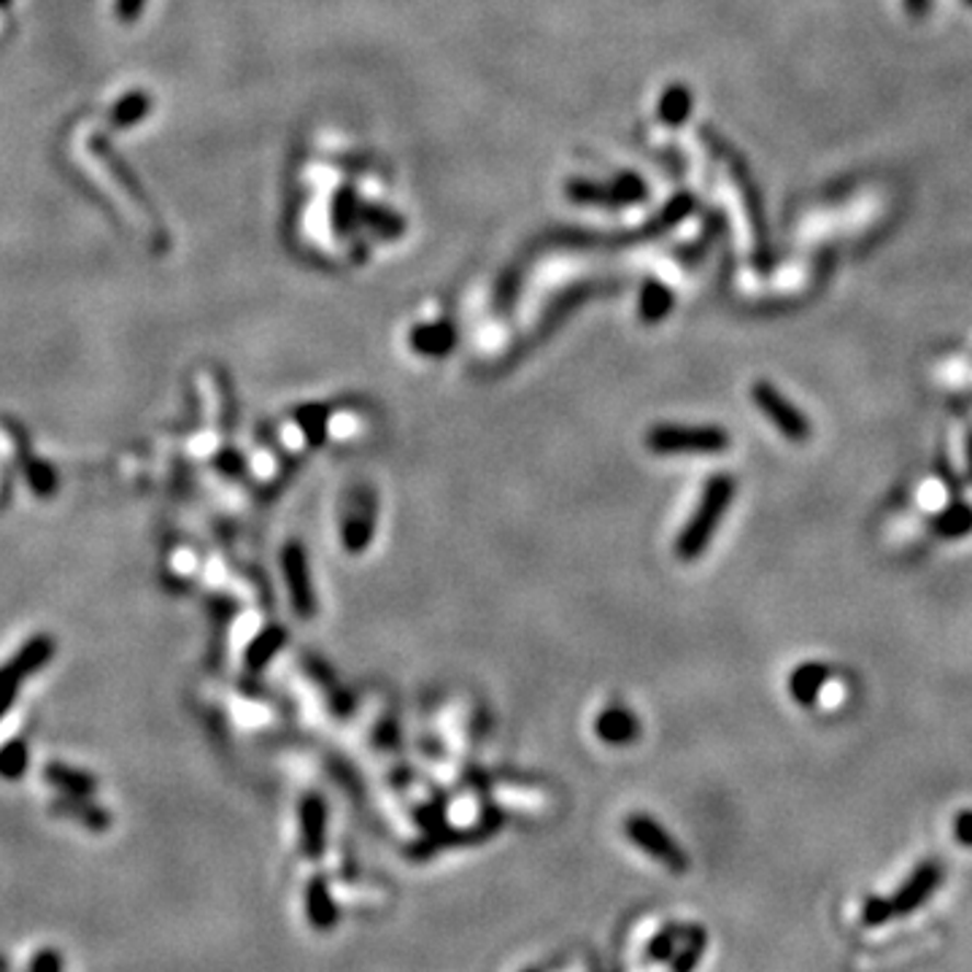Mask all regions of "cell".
<instances>
[{
    "mask_svg": "<svg viewBox=\"0 0 972 972\" xmlns=\"http://www.w3.org/2000/svg\"><path fill=\"white\" fill-rule=\"evenodd\" d=\"M735 489L737 484L730 473H719L708 481L706 489H702L700 505H697V511L686 522V527L681 529L678 540H675V554L681 560L691 562L708 549L713 533L719 529L721 519H724L727 508H730L732 498H735Z\"/></svg>",
    "mask_w": 972,
    "mask_h": 972,
    "instance_id": "cell-1",
    "label": "cell"
},
{
    "mask_svg": "<svg viewBox=\"0 0 972 972\" xmlns=\"http://www.w3.org/2000/svg\"><path fill=\"white\" fill-rule=\"evenodd\" d=\"M654 454H721L730 449V435L713 424H656L645 435Z\"/></svg>",
    "mask_w": 972,
    "mask_h": 972,
    "instance_id": "cell-2",
    "label": "cell"
},
{
    "mask_svg": "<svg viewBox=\"0 0 972 972\" xmlns=\"http://www.w3.org/2000/svg\"><path fill=\"white\" fill-rule=\"evenodd\" d=\"M625 835L636 843L640 851L660 861L665 870L678 872V876L689 870V857H686V851L678 846V841H675L671 832L656 822V819L636 813V816H630L625 822Z\"/></svg>",
    "mask_w": 972,
    "mask_h": 972,
    "instance_id": "cell-3",
    "label": "cell"
},
{
    "mask_svg": "<svg viewBox=\"0 0 972 972\" xmlns=\"http://www.w3.org/2000/svg\"><path fill=\"white\" fill-rule=\"evenodd\" d=\"M751 400H754L756 409L765 413L767 422H770L786 441L805 444V441L811 438V422H808L805 413L797 409L791 400H786L773 384L756 381L754 387H751Z\"/></svg>",
    "mask_w": 972,
    "mask_h": 972,
    "instance_id": "cell-4",
    "label": "cell"
},
{
    "mask_svg": "<svg viewBox=\"0 0 972 972\" xmlns=\"http://www.w3.org/2000/svg\"><path fill=\"white\" fill-rule=\"evenodd\" d=\"M376 529V500L370 494V489H354L352 498H348L346 516H343V546L348 551H363L368 549L370 540H374Z\"/></svg>",
    "mask_w": 972,
    "mask_h": 972,
    "instance_id": "cell-5",
    "label": "cell"
},
{
    "mask_svg": "<svg viewBox=\"0 0 972 972\" xmlns=\"http://www.w3.org/2000/svg\"><path fill=\"white\" fill-rule=\"evenodd\" d=\"M282 568L284 579L289 584V595H293V605L298 610V616L308 619L317 610V595H313L311 586V570H308V557L306 549L300 544H289L282 551Z\"/></svg>",
    "mask_w": 972,
    "mask_h": 972,
    "instance_id": "cell-6",
    "label": "cell"
},
{
    "mask_svg": "<svg viewBox=\"0 0 972 972\" xmlns=\"http://www.w3.org/2000/svg\"><path fill=\"white\" fill-rule=\"evenodd\" d=\"M300 841L308 859H319L328 848V805L322 797L308 794L300 802Z\"/></svg>",
    "mask_w": 972,
    "mask_h": 972,
    "instance_id": "cell-7",
    "label": "cell"
},
{
    "mask_svg": "<svg viewBox=\"0 0 972 972\" xmlns=\"http://www.w3.org/2000/svg\"><path fill=\"white\" fill-rule=\"evenodd\" d=\"M52 654V643L49 640H36V643L27 645L14 662H11L5 671H0V716H3L5 708H9L11 697H14L16 684H20L22 675H27L31 671H36L41 662H46V656Z\"/></svg>",
    "mask_w": 972,
    "mask_h": 972,
    "instance_id": "cell-8",
    "label": "cell"
},
{
    "mask_svg": "<svg viewBox=\"0 0 972 972\" xmlns=\"http://www.w3.org/2000/svg\"><path fill=\"white\" fill-rule=\"evenodd\" d=\"M306 916L317 933H333L338 924V905L324 876H313L306 887Z\"/></svg>",
    "mask_w": 972,
    "mask_h": 972,
    "instance_id": "cell-9",
    "label": "cell"
},
{
    "mask_svg": "<svg viewBox=\"0 0 972 972\" xmlns=\"http://www.w3.org/2000/svg\"><path fill=\"white\" fill-rule=\"evenodd\" d=\"M595 732L603 743L608 746H627V743H636L640 735V721L625 708H608L597 716Z\"/></svg>",
    "mask_w": 972,
    "mask_h": 972,
    "instance_id": "cell-10",
    "label": "cell"
},
{
    "mask_svg": "<svg viewBox=\"0 0 972 972\" xmlns=\"http://www.w3.org/2000/svg\"><path fill=\"white\" fill-rule=\"evenodd\" d=\"M830 678V667L819 665V662H808V665H800L789 678V691L797 702L802 706H811L816 702L819 691H822L824 681Z\"/></svg>",
    "mask_w": 972,
    "mask_h": 972,
    "instance_id": "cell-11",
    "label": "cell"
},
{
    "mask_svg": "<svg viewBox=\"0 0 972 972\" xmlns=\"http://www.w3.org/2000/svg\"><path fill=\"white\" fill-rule=\"evenodd\" d=\"M454 341H457V333L446 322L427 324V328H419L411 333V346L422 354H433V357L451 352Z\"/></svg>",
    "mask_w": 972,
    "mask_h": 972,
    "instance_id": "cell-12",
    "label": "cell"
},
{
    "mask_svg": "<svg viewBox=\"0 0 972 972\" xmlns=\"http://www.w3.org/2000/svg\"><path fill=\"white\" fill-rule=\"evenodd\" d=\"M708 948V933L702 927H691L686 933V946L673 953V972H695Z\"/></svg>",
    "mask_w": 972,
    "mask_h": 972,
    "instance_id": "cell-13",
    "label": "cell"
},
{
    "mask_svg": "<svg viewBox=\"0 0 972 972\" xmlns=\"http://www.w3.org/2000/svg\"><path fill=\"white\" fill-rule=\"evenodd\" d=\"M972 529V508L964 503H953L935 519V533L942 538H959Z\"/></svg>",
    "mask_w": 972,
    "mask_h": 972,
    "instance_id": "cell-14",
    "label": "cell"
},
{
    "mask_svg": "<svg viewBox=\"0 0 972 972\" xmlns=\"http://www.w3.org/2000/svg\"><path fill=\"white\" fill-rule=\"evenodd\" d=\"M57 811L62 813V816H73V819H79V824H84L87 830H95V832H101V830H106L108 824V816L103 811H98L95 805H87L84 800H76V802H71V800H62L60 805H57Z\"/></svg>",
    "mask_w": 972,
    "mask_h": 972,
    "instance_id": "cell-15",
    "label": "cell"
},
{
    "mask_svg": "<svg viewBox=\"0 0 972 972\" xmlns=\"http://www.w3.org/2000/svg\"><path fill=\"white\" fill-rule=\"evenodd\" d=\"M49 781L55 786H60L68 797H84L95 789V784L90 781V776H81V773H73L71 767H60V765L49 767Z\"/></svg>",
    "mask_w": 972,
    "mask_h": 972,
    "instance_id": "cell-16",
    "label": "cell"
},
{
    "mask_svg": "<svg viewBox=\"0 0 972 972\" xmlns=\"http://www.w3.org/2000/svg\"><path fill=\"white\" fill-rule=\"evenodd\" d=\"M671 302H673V298H671V293H667V289H662V287H656V284H651V287H645L643 300H640V317L649 319V322H654V319H662L667 311H671Z\"/></svg>",
    "mask_w": 972,
    "mask_h": 972,
    "instance_id": "cell-17",
    "label": "cell"
},
{
    "mask_svg": "<svg viewBox=\"0 0 972 972\" xmlns=\"http://www.w3.org/2000/svg\"><path fill=\"white\" fill-rule=\"evenodd\" d=\"M678 937H681L678 927H665L662 933H656L651 937L645 959H649V962H671L675 946H678Z\"/></svg>",
    "mask_w": 972,
    "mask_h": 972,
    "instance_id": "cell-18",
    "label": "cell"
},
{
    "mask_svg": "<svg viewBox=\"0 0 972 972\" xmlns=\"http://www.w3.org/2000/svg\"><path fill=\"white\" fill-rule=\"evenodd\" d=\"M300 424H302V430L308 433V441H311L313 446H319L324 438H328V413H324L322 409L302 411Z\"/></svg>",
    "mask_w": 972,
    "mask_h": 972,
    "instance_id": "cell-19",
    "label": "cell"
},
{
    "mask_svg": "<svg viewBox=\"0 0 972 972\" xmlns=\"http://www.w3.org/2000/svg\"><path fill=\"white\" fill-rule=\"evenodd\" d=\"M282 643H284V630H276V627H273V630L262 632V638L258 640V643H254V649H252V665L254 667L265 665V662L276 654V649Z\"/></svg>",
    "mask_w": 972,
    "mask_h": 972,
    "instance_id": "cell-20",
    "label": "cell"
},
{
    "mask_svg": "<svg viewBox=\"0 0 972 972\" xmlns=\"http://www.w3.org/2000/svg\"><path fill=\"white\" fill-rule=\"evenodd\" d=\"M25 767H27L25 746H20V743H14V746H9L3 754H0V773H3L5 778L22 776Z\"/></svg>",
    "mask_w": 972,
    "mask_h": 972,
    "instance_id": "cell-21",
    "label": "cell"
},
{
    "mask_svg": "<svg viewBox=\"0 0 972 972\" xmlns=\"http://www.w3.org/2000/svg\"><path fill=\"white\" fill-rule=\"evenodd\" d=\"M31 972H62V957L57 948H41L33 957Z\"/></svg>",
    "mask_w": 972,
    "mask_h": 972,
    "instance_id": "cell-22",
    "label": "cell"
},
{
    "mask_svg": "<svg viewBox=\"0 0 972 972\" xmlns=\"http://www.w3.org/2000/svg\"><path fill=\"white\" fill-rule=\"evenodd\" d=\"M957 835L962 837L968 846H972V813H962L957 822Z\"/></svg>",
    "mask_w": 972,
    "mask_h": 972,
    "instance_id": "cell-23",
    "label": "cell"
},
{
    "mask_svg": "<svg viewBox=\"0 0 972 972\" xmlns=\"http://www.w3.org/2000/svg\"><path fill=\"white\" fill-rule=\"evenodd\" d=\"M968 481H972V430L968 435Z\"/></svg>",
    "mask_w": 972,
    "mask_h": 972,
    "instance_id": "cell-24",
    "label": "cell"
},
{
    "mask_svg": "<svg viewBox=\"0 0 972 972\" xmlns=\"http://www.w3.org/2000/svg\"><path fill=\"white\" fill-rule=\"evenodd\" d=\"M911 5H913V9H922L924 0H911Z\"/></svg>",
    "mask_w": 972,
    "mask_h": 972,
    "instance_id": "cell-25",
    "label": "cell"
},
{
    "mask_svg": "<svg viewBox=\"0 0 972 972\" xmlns=\"http://www.w3.org/2000/svg\"><path fill=\"white\" fill-rule=\"evenodd\" d=\"M0 972H5V962H3V959H0Z\"/></svg>",
    "mask_w": 972,
    "mask_h": 972,
    "instance_id": "cell-26",
    "label": "cell"
},
{
    "mask_svg": "<svg viewBox=\"0 0 972 972\" xmlns=\"http://www.w3.org/2000/svg\"><path fill=\"white\" fill-rule=\"evenodd\" d=\"M524 972H538V970H524Z\"/></svg>",
    "mask_w": 972,
    "mask_h": 972,
    "instance_id": "cell-27",
    "label": "cell"
}]
</instances>
